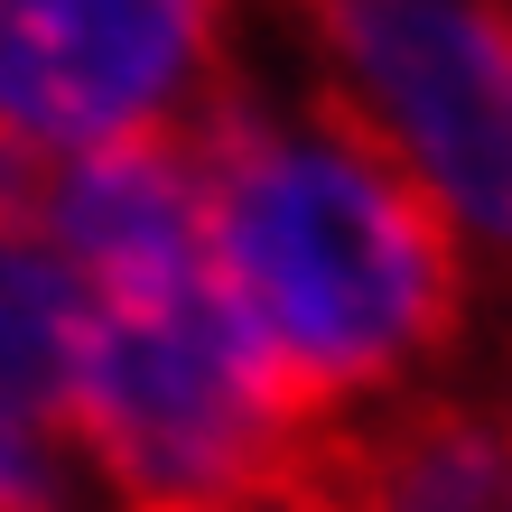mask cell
<instances>
[{
	"label": "cell",
	"mask_w": 512,
	"mask_h": 512,
	"mask_svg": "<svg viewBox=\"0 0 512 512\" xmlns=\"http://www.w3.org/2000/svg\"><path fill=\"white\" fill-rule=\"evenodd\" d=\"M187 149L215 289L317 429H364L466 345L485 289L457 224L326 84L280 0H243Z\"/></svg>",
	"instance_id": "cell-1"
},
{
	"label": "cell",
	"mask_w": 512,
	"mask_h": 512,
	"mask_svg": "<svg viewBox=\"0 0 512 512\" xmlns=\"http://www.w3.org/2000/svg\"><path fill=\"white\" fill-rule=\"evenodd\" d=\"M243 0H0V233L84 159L196 131Z\"/></svg>",
	"instance_id": "cell-2"
},
{
	"label": "cell",
	"mask_w": 512,
	"mask_h": 512,
	"mask_svg": "<svg viewBox=\"0 0 512 512\" xmlns=\"http://www.w3.org/2000/svg\"><path fill=\"white\" fill-rule=\"evenodd\" d=\"M326 84L457 224L475 289L512 280V0H280Z\"/></svg>",
	"instance_id": "cell-3"
},
{
	"label": "cell",
	"mask_w": 512,
	"mask_h": 512,
	"mask_svg": "<svg viewBox=\"0 0 512 512\" xmlns=\"http://www.w3.org/2000/svg\"><path fill=\"white\" fill-rule=\"evenodd\" d=\"M0 512H103L66 401V280L0 233Z\"/></svg>",
	"instance_id": "cell-4"
}]
</instances>
